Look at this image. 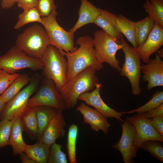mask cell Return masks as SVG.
Listing matches in <instances>:
<instances>
[{
    "instance_id": "f35d334b",
    "label": "cell",
    "mask_w": 163,
    "mask_h": 163,
    "mask_svg": "<svg viewBox=\"0 0 163 163\" xmlns=\"http://www.w3.org/2000/svg\"><path fill=\"white\" fill-rule=\"evenodd\" d=\"M19 155L21 163H37L34 160L30 158L24 152L20 153Z\"/></svg>"
},
{
    "instance_id": "4dcf8cb0",
    "label": "cell",
    "mask_w": 163,
    "mask_h": 163,
    "mask_svg": "<svg viewBox=\"0 0 163 163\" xmlns=\"http://www.w3.org/2000/svg\"><path fill=\"white\" fill-rule=\"evenodd\" d=\"M162 142L148 141L142 143L141 148L149 153L156 159L163 162V145Z\"/></svg>"
},
{
    "instance_id": "d6986e66",
    "label": "cell",
    "mask_w": 163,
    "mask_h": 163,
    "mask_svg": "<svg viewBox=\"0 0 163 163\" xmlns=\"http://www.w3.org/2000/svg\"><path fill=\"white\" fill-rule=\"evenodd\" d=\"M100 14L94 23L112 37L117 43L120 44V40L123 36L116 23L115 18L117 15L106 10L100 8Z\"/></svg>"
},
{
    "instance_id": "74e56055",
    "label": "cell",
    "mask_w": 163,
    "mask_h": 163,
    "mask_svg": "<svg viewBox=\"0 0 163 163\" xmlns=\"http://www.w3.org/2000/svg\"><path fill=\"white\" fill-rule=\"evenodd\" d=\"M38 0H17L18 7L23 10L36 7Z\"/></svg>"
},
{
    "instance_id": "8fae6325",
    "label": "cell",
    "mask_w": 163,
    "mask_h": 163,
    "mask_svg": "<svg viewBox=\"0 0 163 163\" xmlns=\"http://www.w3.org/2000/svg\"><path fill=\"white\" fill-rule=\"evenodd\" d=\"M145 113H137L126 118V120L133 125L136 130L133 145L137 152L140 148L142 144L145 141H155L163 142V136L153 128L149 119L145 117Z\"/></svg>"
},
{
    "instance_id": "60d3db41",
    "label": "cell",
    "mask_w": 163,
    "mask_h": 163,
    "mask_svg": "<svg viewBox=\"0 0 163 163\" xmlns=\"http://www.w3.org/2000/svg\"><path fill=\"white\" fill-rule=\"evenodd\" d=\"M5 104L3 100L2 95H0V114L2 111Z\"/></svg>"
},
{
    "instance_id": "9c48e42d",
    "label": "cell",
    "mask_w": 163,
    "mask_h": 163,
    "mask_svg": "<svg viewBox=\"0 0 163 163\" xmlns=\"http://www.w3.org/2000/svg\"><path fill=\"white\" fill-rule=\"evenodd\" d=\"M40 106L52 107L63 110L68 109L60 93L51 79H43L37 91L28 100V108Z\"/></svg>"
},
{
    "instance_id": "484cf974",
    "label": "cell",
    "mask_w": 163,
    "mask_h": 163,
    "mask_svg": "<svg viewBox=\"0 0 163 163\" xmlns=\"http://www.w3.org/2000/svg\"><path fill=\"white\" fill-rule=\"evenodd\" d=\"M143 8L155 23L163 28V0H146Z\"/></svg>"
},
{
    "instance_id": "1f68e13d",
    "label": "cell",
    "mask_w": 163,
    "mask_h": 163,
    "mask_svg": "<svg viewBox=\"0 0 163 163\" xmlns=\"http://www.w3.org/2000/svg\"><path fill=\"white\" fill-rule=\"evenodd\" d=\"M63 145L55 142L51 146L47 163H67L65 154L62 150Z\"/></svg>"
},
{
    "instance_id": "d4e9b609",
    "label": "cell",
    "mask_w": 163,
    "mask_h": 163,
    "mask_svg": "<svg viewBox=\"0 0 163 163\" xmlns=\"http://www.w3.org/2000/svg\"><path fill=\"white\" fill-rule=\"evenodd\" d=\"M154 21L148 15L143 19L134 22V28L138 46L146 40L155 24Z\"/></svg>"
},
{
    "instance_id": "9a60e30c",
    "label": "cell",
    "mask_w": 163,
    "mask_h": 163,
    "mask_svg": "<svg viewBox=\"0 0 163 163\" xmlns=\"http://www.w3.org/2000/svg\"><path fill=\"white\" fill-rule=\"evenodd\" d=\"M163 45V28L155 23L148 38L141 46L134 48L141 60L146 63L151 56Z\"/></svg>"
},
{
    "instance_id": "e575fe53",
    "label": "cell",
    "mask_w": 163,
    "mask_h": 163,
    "mask_svg": "<svg viewBox=\"0 0 163 163\" xmlns=\"http://www.w3.org/2000/svg\"><path fill=\"white\" fill-rule=\"evenodd\" d=\"M20 74L17 73L9 74L3 70L0 72V95L4 92L12 82Z\"/></svg>"
},
{
    "instance_id": "cb8c5ba5",
    "label": "cell",
    "mask_w": 163,
    "mask_h": 163,
    "mask_svg": "<svg viewBox=\"0 0 163 163\" xmlns=\"http://www.w3.org/2000/svg\"><path fill=\"white\" fill-rule=\"evenodd\" d=\"M50 147L38 141L34 145H27L24 152L37 163H47Z\"/></svg>"
},
{
    "instance_id": "4316f807",
    "label": "cell",
    "mask_w": 163,
    "mask_h": 163,
    "mask_svg": "<svg viewBox=\"0 0 163 163\" xmlns=\"http://www.w3.org/2000/svg\"><path fill=\"white\" fill-rule=\"evenodd\" d=\"M31 78L27 74H20L9 85L1 95L5 103H7L17 94L29 82Z\"/></svg>"
},
{
    "instance_id": "2e32d148",
    "label": "cell",
    "mask_w": 163,
    "mask_h": 163,
    "mask_svg": "<svg viewBox=\"0 0 163 163\" xmlns=\"http://www.w3.org/2000/svg\"><path fill=\"white\" fill-rule=\"evenodd\" d=\"M63 110H59L50 120L38 141L51 146L57 139L65 136L66 123Z\"/></svg>"
},
{
    "instance_id": "4fadbf2b",
    "label": "cell",
    "mask_w": 163,
    "mask_h": 163,
    "mask_svg": "<svg viewBox=\"0 0 163 163\" xmlns=\"http://www.w3.org/2000/svg\"><path fill=\"white\" fill-rule=\"evenodd\" d=\"M101 83H97L95 88L91 92H87L81 94L78 99L85 101L86 104L93 107L106 118H114L123 121L121 117L122 112H118L110 107L103 100L100 94L101 88Z\"/></svg>"
},
{
    "instance_id": "7a4b0ae2",
    "label": "cell",
    "mask_w": 163,
    "mask_h": 163,
    "mask_svg": "<svg viewBox=\"0 0 163 163\" xmlns=\"http://www.w3.org/2000/svg\"><path fill=\"white\" fill-rule=\"evenodd\" d=\"M96 71L91 67L87 68L68 81L59 91L68 109L75 107L81 94L95 88L99 83Z\"/></svg>"
},
{
    "instance_id": "30bf717a",
    "label": "cell",
    "mask_w": 163,
    "mask_h": 163,
    "mask_svg": "<svg viewBox=\"0 0 163 163\" xmlns=\"http://www.w3.org/2000/svg\"><path fill=\"white\" fill-rule=\"evenodd\" d=\"M39 77L31 78L30 83L25 88L5 104L0 114V120H11L20 117L29 108L28 101L38 85Z\"/></svg>"
},
{
    "instance_id": "7c38bea8",
    "label": "cell",
    "mask_w": 163,
    "mask_h": 163,
    "mask_svg": "<svg viewBox=\"0 0 163 163\" xmlns=\"http://www.w3.org/2000/svg\"><path fill=\"white\" fill-rule=\"evenodd\" d=\"M122 133L119 141L112 145V147L121 153L123 162L134 163L133 158L136 156L137 152L134 147L136 130L133 125L126 120L122 125Z\"/></svg>"
},
{
    "instance_id": "d590c367",
    "label": "cell",
    "mask_w": 163,
    "mask_h": 163,
    "mask_svg": "<svg viewBox=\"0 0 163 163\" xmlns=\"http://www.w3.org/2000/svg\"><path fill=\"white\" fill-rule=\"evenodd\" d=\"M149 119L155 129L163 136V116H158Z\"/></svg>"
},
{
    "instance_id": "7bdbcfd3",
    "label": "cell",
    "mask_w": 163,
    "mask_h": 163,
    "mask_svg": "<svg viewBox=\"0 0 163 163\" xmlns=\"http://www.w3.org/2000/svg\"><path fill=\"white\" fill-rule=\"evenodd\" d=\"M2 70V69H0V72Z\"/></svg>"
},
{
    "instance_id": "ba28073f",
    "label": "cell",
    "mask_w": 163,
    "mask_h": 163,
    "mask_svg": "<svg viewBox=\"0 0 163 163\" xmlns=\"http://www.w3.org/2000/svg\"><path fill=\"white\" fill-rule=\"evenodd\" d=\"M120 44L125 55L124 62L121 68L120 75L129 79L132 88V94L134 96L140 95L142 89L140 86L142 71L141 57L133 47L130 46L122 37Z\"/></svg>"
},
{
    "instance_id": "5bb4252c",
    "label": "cell",
    "mask_w": 163,
    "mask_h": 163,
    "mask_svg": "<svg viewBox=\"0 0 163 163\" xmlns=\"http://www.w3.org/2000/svg\"><path fill=\"white\" fill-rule=\"evenodd\" d=\"M146 64H142L144 82L147 81V90L163 86V61L157 54L153 59H149Z\"/></svg>"
},
{
    "instance_id": "8992f818",
    "label": "cell",
    "mask_w": 163,
    "mask_h": 163,
    "mask_svg": "<svg viewBox=\"0 0 163 163\" xmlns=\"http://www.w3.org/2000/svg\"><path fill=\"white\" fill-rule=\"evenodd\" d=\"M44 66L41 59L29 56L15 46L0 56V69L11 74L25 69L33 71L43 69Z\"/></svg>"
},
{
    "instance_id": "6da1fadb",
    "label": "cell",
    "mask_w": 163,
    "mask_h": 163,
    "mask_svg": "<svg viewBox=\"0 0 163 163\" xmlns=\"http://www.w3.org/2000/svg\"><path fill=\"white\" fill-rule=\"evenodd\" d=\"M76 43L80 46L75 51H63L62 53L66 56L68 62V81L89 67L96 71L103 68V64L100 63L96 58L92 37L89 35L80 37L77 40Z\"/></svg>"
},
{
    "instance_id": "836d02e7",
    "label": "cell",
    "mask_w": 163,
    "mask_h": 163,
    "mask_svg": "<svg viewBox=\"0 0 163 163\" xmlns=\"http://www.w3.org/2000/svg\"><path fill=\"white\" fill-rule=\"evenodd\" d=\"M56 7L54 0H38L36 7L41 16L43 17L49 16L53 11L56 10Z\"/></svg>"
},
{
    "instance_id": "5b68a950",
    "label": "cell",
    "mask_w": 163,
    "mask_h": 163,
    "mask_svg": "<svg viewBox=\"0 0 163 163\" xmlns=\"http://www.w3.org/2000/svg\"><path fill=\"white\" fill-rule=\"evenodd\" d=\"M57 14L56 10L53 11L48 16L42 17L40 23L46 32L50 45L58 48L62 54L64 51L74 52L77 49L74 44V34L59 25L56 20Z\"/></svg>"
},
{
    "instance_id": "3957f363",
    "label": "cell",
    "mask_w": 163,
    "mask_h": 163,
    "mask_svg": "<svg viewBox=\"0 0 163 163\" xmlns=\"http://www.w3.org/2000/svg\"><path fill=\"white\" fill-rule=\"evenodd\" d=\"M49 45V38L44 27L36 24L18 35L15 46L29 56L41 59Z\"/></svg>"
},
{
    "instance_id": "f1b7e54d",
    "label": "cell",
    "mask_w": 163,
    "mask_h": 163,
    "mask_svg": "<svg viewBox=\"0 0 163 163\" xmlns=\"http://www.w3.org/2000/svg\"><path fill=\"white\" fill-rule=\"evenodd\" d=\"M78 133V126L71 125L68 129L67 149L69 159L70 163H77L76 156V143Z\"/></svg>"
},
{
    "instance_id": "44dd1931",
    "label": "cell",
    "mask_w": 163,
    "mask_h": 163,
    "mask_svg": "<svg viewBox=\"0 0 163 163\" xmlns=\"http://www.w3.org/2000/svg\"><path fill=\"white\" fill-rule=\"evenodd\" d=\"M34 108L38 125L37 141L40 138L44 130L59 109L51 106H38Z\"/></svg>"
},
{
    "instance_id": "7402d4cb",
    "label": "cell",
    "mask_w": 163,
    "mask_h": 163,
    "mask_svg": "<svg viewBox=\"0 0 163 163\" xmlns=\"http://www.w3.org/2000/svg\"><path fill=\"white\" fill-rule=\"evenodd\" d=\"M24 131L32 140L38 139V125L34 107L29 108L20 117Z\"/></svg>"
},
{
    "instance_id": "8d00e7d4",
    "label": "cell",
    "mask_w": 163,
    "mask_h": 163,
    "mask_svg": "<svg viewBox=\"0 0 163 163\" xmlns=\"http://www.w3.org/2000/svg\"><path fill=\"white\" fill-rule=\"evenodd\" d=\"M145 116L148 119H151L158 116H163V103L158 107L145 113Z\"/></svg>"
},
{
    "instance_id": "277c9868",
    "label": "cell",
    "mask_w": 163,
    "mask_h": 163,
    "mask_svg": "<svg viewBox=\"0 0 163 163\" xmlns=\"http://www.w3.org/2000/svg\"><path fill=\"white\" fill-rule=\"evenodd\" d=\"M64 56L58 48L49 45L41 59L44 65L43 75L54 82L59 91L68 81V62Z\"/></svg>"
},
{
    "instance_id": "e0dca14e",
    "label": "cell",
    "mask_w": 163,
    "mask_h": 163,
    "mask_svg": "<svg viewBox=\"0 0 163 163\" xmlns=\"http://www.w3.org/2000/svg\"><path fill=\"white\" fill-rule=\"evenodd\" d=\"M76 110L82 114L84 122L89 124L92 130L96 132L101 130L106 134H107L110 124L100 112L83 103H81Z\"/></svg>"
},
{
    "instance_id": "603a6c76",
    "label": "cell",
    "mask_w": 163,
    "mask_h": 163,
    "mask_svg": "<svg viewBox=\"0 0 163 163\" xmlns=\"http://www.w3.org/2000/svg\"><path fill=\"white\" fill-rule=\"evenodd\" d=\"M115 21L120 33L126 37L134 48L138 47L134 28V22L122 15H116Z\"/></svg>"
},
{
    "instance_id": "d6a6232c",
    "label": "cell",
    "mask_w": 163,
    "mask_h": 163,
    "mask_svg": "<svg viewBox=\"0 0 163 163\" xmlns=\"http://www.w3.org/2000/svg\"><path fill=\"white\" fill-rule=\"evenodd\" d=\"M12 124V120L3 119L0 121V149L9 145Z\"/></svg>"
},
{
    "instance_id": "ffe728a7",
    "label": "cell",
    "mask_w": 163,
    "mask_h": 163,
    "mask_svg": "<svg viewBox=\"0 0 163 163\" xmlns=\"http://www.w3.org/2000/svg\"><path fill=\"white\" fill-rule=\"evenodd\" d=\"M12 120L9 142L12 147L13 155H16L24 152L27 145L23 139L24 129L20 117H16Z\"/></svg>"
},
{
    "instance_id": "ac0fdd59",
    "label": "cell",
    "mask_w": 163,
    "mask_h": 163,
    "mask_svg": "<svg viewBox=\"0 0 163 163\" xmlns=\"http://www.w3.org/2000/svg\"><path fill=\"white\" fill-rule=\"evenodd\" d=\"M78 19L73 27L69 31L72 34L86 24L94 23L100 14V8L96 7L88 0H81Z\"/></svg>"
},
{
    "instance_id": "f546056e",
    "label": "cell",
    "mask_w": 163,
    "mask_h": 163,
    "mask_svg": "<svg viewBox=\"0 0 163 163\" xmlns=\"http://www.w3.org/2000/svg\"><path fill=\"white\" fill-rule=\"evenodd\" d=\"M163 103V91L157 90L150 100L144 105L138 108L122 113L123 114H130L134 113L146 112Z\"/></svg>"
},
{
    "instance_id": "83f0119b",
    "label": "cell",
    "mask_w": 163,
    "mask_h": 163,
    "mask_svg": "<svg viewBox=\"0 0 163 163\" xmlns=\"http://www.w3.org/2000/svg\"><path fill=\"white\" fill-rule=\"evenodd\" d=\"M23 10L18 16V21L14 27V29H19L24 25L31 23H40L42 17L36 7Z\"/></svg>"
},
{
    "instance_id": "52a82bcc",
    "label": "cell",
    "mask_w": 163,
    "mask_h": 163,
    "mask_svg": "<svg viewBox=\"0 0 163 163\" xmlns=\"http://www.w3.org/2000/svg\"><path fill=\"white\" fill-rule=\"evenodd\" d=\"M93 44L95 55L100 63H107L114 69L120 72L119 61L116 57L117 51L122 49V45L103 30L96 31L94 34Z\"/></svg>"
},
{
    "instance_id": "b9f144b4",
    "label": "cell",
    "mask_w": 163,
    "mask_h": 163,
    "mask_svg": "<svg viewBox=\"0 0 163 163\" xmlns=\"http://www.w3.org/2000/svg\"><path fill=\"white\" fill-rule=\"evenodd\" d=\"M158 55L161 58H163V49L161 48L160 50H158Z\"/></svg>"
},
{
    "instance_id": "ab89813d",
    "label": "cell",
    "mask_w": 163,
    "mask_h": 163,
    "mask_svg": "<svg viewBox=\"0 0 163 163\" xmlns=\"http://www.w3.org/2000/svg\"><path fill=\"white\" fill-rule=\"evenodd\" d=\"M17 0H2V8L3 9H8L11 8L17 2Z\"/></svg>"
}]
</instances>
